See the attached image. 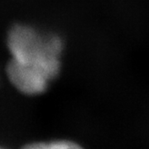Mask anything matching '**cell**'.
<instances>
[{"mask_svg":"<svg viewBox=\"0 0 149 149\" xmlns=\"http://www.w3.org/2000/svg\"><path fill=\"white\" fill-rule=\"evenodd\" d=\"M7 74L13 86L22 93L35 95L46 91L49 80L36 70L11 60Z\"/></svg>","mask_w":149,"mask_h":149,"instance_id":"obj_2","label":"cell"},{"mask_svg":"<svg viewBox=\"0 0 149 149\" xmlns=\"http://www.w3.org/2000/svg\"><path fill=\"white\" fill-rule=\"evenodd\" d=\"M12 59L43 74L49 81L58 74L62 42L58 36L42 34L33 27L17 25L8 37Z\"/></svg>","mask_w":149,"mask_h":149,"instance_id":"obj_1","label":"cell"},{"mask_svg":"<svg viewBox=\"0 0 149 149\" xmlns=\"http://www.w3.org/2000/svg\"><path fill=\"white\" fill-rule=\"evenodd\" d=\"M22 149H83L78 144L70 141H56L51 143L28 144Z\"/></svg>","mask_w":149,"mask_h":149,"instance_id":"obj_3","label":"cell"}]
</instances>
